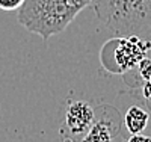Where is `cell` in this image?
<instances>
[{
    "mask_svg": "<svg viewBox=\"0 0 151 142\" xmlns=\"http://www.w3.org/2000/svg\"><path fill=\"white\" fill-rule=\"evenodd\" d=\"M24 0H0V9L2 11H17Z\"/></svg>",
    "mask_w": 151,
    "mask_h": 142,
    "instance_id": "obj_7",
    "label": "cell"
},
{
    "mask_svg": "<svg viewBox=\"0 0 151 142\" xmlns=\"http://www.w3.org/2000/svg\"><path fill=\"white\" fill-rule=\"evenodd\" d=\"M136 71L139 74V77L142 80H148L151 79V59L150 58H142L139 61V63L136 65Z\"/></svg>",
    "mask_w": 151,
    "mask_h": 142,
    "instance_id": "obj_6",
    "label": "cell"
},
{
    "mask_svg": "<svg viewBox=\"0 0 151 142\" xmlns=\"http://www.w3.org/2000/svg\"><path fill=\"white\" fill-rule=\"evenodd\" d=\"M150 121V113L141 106H130L124 115V124L130 135L142 133Z\"/></svg>",
    "mask_w": 151,
    "mask_h": 142,
    "instance_id": "obj_5",
    "label": "cell"
},
{
    "mask_svg": "<svg viewBox=\"0 0 151 142\" xmlns=\"http://www.w3.org/2000/svg\"><path fill=\"white\" fill-rule=\"evenodd\" d=\"M95 117V109L88 101H71L65 112L67 130L74 136H83L91 127Z\"/></svg>",
    "mask_w": 151,
    "mask_h": 142,
    "instance_id": "obj_4",
    "label": "cell"
},
{
    "mask_svg": "<svg viewBox=\"0 0 151 142\" xmlns=\"http://www.w3.org/2000/svg\"><path fill=\"white\" fill-rule=\"evenodd\" d=\"M121 130V118L118 110L110 106L103 105L95 109V117L82 136V142H115Z\"/></svg>",
    "mask_w": 151,
    "mask_h": 142,
    "instance_id": "obj_3",
    "label": "cell"
},
{
    "mask_svg": "<svg viewBox=\"0 0 151 142\" xmlns=\"http://www.w3.org/2000/svg\"><path fill=\"white\" fill-rule=\"evenodd\" d=\"M92 0H24L17 20L26 30L47 41L64 32Z\"/></svg>",
    "mask_w": 151,
    "mask_h": 142,
    "instance_id": "obj_1",
    "label": "cell"
},
{
    "mask_svg": "<svg viewBox=\"0 0 151 142\" xmlns=\"http://www.w3.org/2000/svg\"><path fill=\"white\" fill-rule=\"evenodd\" d=\"M127 142H151V138L150 136H145L142 133H134V135H132L127 139Z\"/></svg>",
    "mask_w": 151,
    "mask_h": 142,
    "instance_id": "obj_8",
    "label": "cell"
},
{
    "mask_svg": "<svg viewBox=\"0 0 151 142\" xmlns=\"http://www.w3.org/2000/svg\"><path fill=\"white\" fill-rule=\"evenodd\" d=\"M150 50L151 40L136 35L116 36L101 48V62L109 71L124 74L133 70Z\"/></svg>",
    "mask_w": 151,
    "mask_h": 142,
    "instance_id": "obj_2",
    "label": "cell"
}]
</instances>
